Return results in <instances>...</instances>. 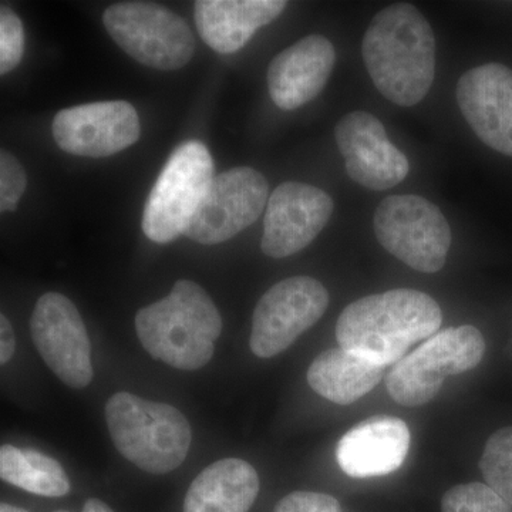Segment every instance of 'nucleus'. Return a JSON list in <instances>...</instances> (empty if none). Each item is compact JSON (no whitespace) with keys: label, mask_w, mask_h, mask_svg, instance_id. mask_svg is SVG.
Returning <instances> with one entry per match:
<instances>
[{"label":"nucleus","mask_w":512,"mask_h":512,"mask_svg":"<svg viewBox=\"0 0 512 512\" xmlns=\"http://www.w3.org/2000/svg\"><path fill=\"white\" fill-rule=\"evenodd\" d=\"M362 56L377 90L397 106H416L429 94L436 37L416 6L397 3L380 10L363 36Z\"/></svg>","instance_id":"obj_1"},{"label":"nucleus","mask_w":512,"mask_h":512,"mask_svg":"<svg viewBox=\"0 0 512 512\" xmlns=\"http://www.w3.org/2000/svg\"><path fill=\"white\" fill-rule=\"evenodd\" d=\"M443 313L427 293L393 289L350 303L336 325L340 348L386 367L439 332Z\"/></svg>","instance_id":"obj_2"},{"label":"nucleus","mask_w":512,"mask_h":512,"mask_svg":"<svg viewBox=\"0 0 512 512\" xmlns=\"http://www.w3.org/2000/svg\"><path fill=\"white\" fill-rule=\"evenodd\" d=\"M136 330L154 359L180 370H197L214 356L222 319L204 288L188 279L174 285L167 298L137 312Z\"/></svg>","instance_id":"obj_3"},{"label":"nucleus","mask_w":512,"mask_h":512,"mask_svg":"<svg viewBox=\"0 0 512 512\" xmlns=\"http://www.w3.org/2000/svg\"><path fill=\"white\" fill-rule=\"evenodd\" d=\"M106 419L121 456L147 473H170L188 456L190 423L171 404L116 393L107 402Z\"/></svg>","instance_id":"obj_4"},{"label":"nucleus","mask_w":512,"mask_h":512,"mask_svg":"<svg viewBox=\"0 0 512 512\" xmlns=\"http://www.w3.org/2000/svg\"><path fill=\"white\" fill-rule=\"evenodd\" d=\"M485 340L471 325L447 328L403 357L387 375V392L402 406H423L439 394L448 376L480 365Z\"/></svg>","instance_id":"obj_5"},{"label":"nucleus","mask_w":512,"mask_h":512,"mask_svg":"<svg viewBox=\"0 0 512 512\" xmlns=\"http://www.w3.org/2000/svg\"><path fill=\"white\" fill-rule=\"evenodd\" d=\"M214 180V161L200 141L181 144L168 158L144 205V234L157 244L184 235Z\"/></svg>","instance_id":"obj_6"},{"label":"nucleus","mask_w":512,"mask_h":512,"mask_svg":"<svg viewBox=\"0 0 512 512\" xmlns=\"http://www.w3.org/2000/svg\"><path fill=\"white\" fill-rule=\"evenodd\" d=\"M377 241L397 259L434 274L446 265L451 229L437 205L419 195L384 198L373 218Z\"/></svg>","instance_id":"obj_7"},{"label":"nucleus","mask_w":512,"mask_h":512,"mask_svg":"<svg viewBox=\"0 0 512 512\" xmlns=\"http://www.w3.org/2000/svg\"><path fill=\"white\" fill-rule=\"evenodd\" d=\"M103 22L114 42L144 66L170 72L187 66L194 56L190 26L163 6L117 3L106 9Z\"/></svg>","instance_id":"obj_8"},{"label":"nucleus","mask_w":512,"mask_h":512,"mask_svg":"<svg viewBox=\"0 0 512 512\" xmlns=\"http://www.w3.org/2000/svg\"><path fill=\"white\" fill-rule=\"evenodd\" d=\"M328 305L329 293L316 279L293 276L278 282L256 305L249 339L252 352L262 359L285 352L325 315Z\"/></svg>","instance_id":"obj_9"},{"label":"nucleus","mask_w":512,"mask_h":512,"mask_svg":"<svg viewBox=\"0 0 512 512\" xmlns=\"http://www.w3.org/2000/svg\"><path fill=\"white\" fill-rule=\"evenodd\" d=\"M269 185L251 167L214 177L184 235L204 245L221 244L251 227L268 205Z\"/></svg>","instance_id":"obj_10"},{"label":"nucleus","mask_w":512,"mask_h":512,"mask_svg":"<svg viewBox=\"0 0 512 512\" xmlns=\"http://www.w3.org/2000/svg\"><path fill=\"white\" fill-rule=\"evenodd\" d=\"M30 332L37 352L64 384L73 389L89 386L92 346L82 316L69 298L45 293L33 309Z\"/></svg>","instance_id":"obj_11"},{"label":"nucleus","mask_w":512,"mask_h":512,"mask_svg":"<svg viewBox=\"0 0 512 512\" xmlns=\"http://www.w3.org/2000/svg\"><path fill=\"white\" fill-rule=\"evenodd\" d=\"M53 137L66 153L82 157H109L133 146L141 126L136 109L123 100L99 101L59 111Z\"/></svg>","instance_id":"obj_12"},{"label":"nucleus","mask_w":512,"mask_h":512,"mask_svg":"<svg viewBox=\"0 0 512 512\" xmlns=\"http://www.w3.org/2000/svg\"><path fill=\"white\" fill-rule=\"evenodd\" d=\"M333 208L332 197L318 187L279 185L266 205L262 251L276 259L298 254L328 225Z\"/></svg>","instance_id":"obj_13"},{"label":"nucleus","mask_w":512,"mask_h":512,"mask_svg":"<svg viewBox=\"0 0 512 512\" xmlns=\"http://www.w3.org/2000/svg\"><path fill=\"white\" fill-rule=\"evenodd\" d=\"M335 137L349 177L362 187L389 190L409 175L406 154L389 140L382 121L373 114L352 111L339 121Z\"/></svg>","instance_id":"obj_14"},{"label":"nucleus","mask_w":512,"mask_h":512,"mask_svg":"<svg viewBox=\"0 0 512 512\" xmlns=\"http://www.w3.org/2000/svg\"><path fill=\"white\" fill-rule=\"evenodd\" d=\"M457 103L488 147L512 157V70L500 63L474 67L460 77Z\"/></svg>","instance_id":"obj_15"},{"label":"nucleus","mask_w":512,"mask_h":512,"mask_svg":"<svg viewBox=\"0 0 512 512\" xmlns=\"http://www.w3.org/2000/svg\"><path fill=\"white\" fill-rule=\"evenodd\" d=\"M335 62V47L326 37L313 35L299 40L269 64L271 99L279 109H299L322 92Z\"/></svg>","instance_id":"obj_16"},{"label":"nucleus","mask_w":512,"mask_h":512,"mask_svg":"<svg viewBox=\"0 0 512 512\" xmlns=\"http://www.w3.org/2000/svg\"><path fill=\"white\" fill-rule=\"evenodd\" d=\"M410 448V430L397 417L362 421L336 447L339 467L353 478L387 476L402 467Z\"/></svg>","instance_id":"obj_17"},{"label":"nucleus","mask_w":512,"mask_h":512,"mask_svg":"<svg viewBox=\"0 0 512 512\" xmlns=\"http://www.w3.org/2000/svg\"><path fill=\"white\" fill-rule=\"evenodd\" d=\"M288 2L282 0H200L195 23L205 43L221 55L238 52L256 30L274 22Z\"/></svg>","instance_id":"obj_18"},{"label":"nucleus","mask_w":512,"mask_h":512,"mask_svg":"<svg viewBox=\"0 0 512 512\" xmlns=\"http://www.w3.org/2000/svg\"><path fill=\"white\" fill-rule=\"evenodd\" d=\"M259 493L258 473L247 461L225 458L198 474L184 512H248Z\"/></svg>","instance_id":"obj_19"},{"label":"nucleus","mask_w":512,"mask_h":512,"mask_svg":"<svg viewBox=\"0 0 512 512\" xmlns=\"http://www.w3.org/2000/svg\"><path fill=\"white\" fill-rule=\"evenodd\" d=\"M383 375L384 366L339 346L325 350L313 360L308 383L330 402L348 406L372 392Z\"/></svg>","instance_id":"obj_20"},{"label":"nucleus","mask_w":512,"mask_h":512,"mask_svg":"<svg viewBox=\"0 0 512 512\" xmlns=\"http://www.w3.org/2000/svg\"><path fill=\"white\" fill-rule=\"evenodd\" d=\"M0 477L6 483L42 497H64L70 481L55 460L35 450H20L10 444L0 448Z\"/></svg>","instance_id":"obj_21"},{"label":"nucleus","mask_w":512,"mask_h":512,"mask_svg":"<svg viewBox=\"0 0 512 512\" xmlns=\"http://www.w3.org/2000/svg\"><path fill=\"white\" fill-rule=\"evenodd\" d=\"M485 483L512 507V426L495 431L480 460Z\"/></svg>","instance_id":"obj_22"},{"label":"nucleus","mask_w":512,"mask_h":512,"mask_svg":"<svg viewBox=\"0 0 512 512\" xmlns=\"http://www.w3.org/2000/svg\"><path fill=\"white\" fill-rule=\"evenodd\" d=\"M441 512H512V507L490 485L461 484L443 495Z\"/></svg>","instance_id":"obj_23"},{"label":"nucleus","mask_w":512,"mask_h":512,"mask_svg":"<svg viewBox=\"0 0 512 512\" xmlns=\"http://www.w3.org/2000/svg\"><path fill=\"white\" fill-rule=\"evenodd\" d=\"M25 53L22 20L9 6L0 8V73L12 72Z\"/></svg>","instance_id":"obj_24"},{"label":"nucleus","mask_w":512,"mask_h":512,"mask_svg":"<svg viewBox=\"0 0 512 512\" xmlns=\"http://www.w3.org/2000/svg\"><path fill=\"white\" fill-rule=\"evenodd\" d=\"M28 187V177L18 158L8 151L0 154V211L12 212Z\"/></svg>","instance_id":"obj_25"},{"label":"nucleus","mask_w":512,"mask_h":512,"mask_svg":"<svg viewBox=\"0 0 512 512\" xmlns=\"http://www.w3.org/2000/svg\"><path fill=\"white\" fill-rule=\"evenodd\" d=\"M274 512H343L339 501L328 494L295 491L276 504Z\"/></svg>","instance_id":"obj_26"},{"label":"nucleus","mask_w":512,"mask_h":512,"mask_svg":"<svg viewBox=\"0 0 512 512\" xmlns=\"http://www.w3.org/2000/svg\"><path fill=\"white\" fill-rule=\"evenodd\" d=\"M16 338L12 323L6 315L0 316V363L6 365L15 355Z\"/></svg>","instance_id":"obj_27"},{"label":"nucleus","mask_w":512,"mask_h":512,"mask_svg":"<svg viewBox=\"0 0 512 512\" xmlns=\"http://www.w3.org/2000/svg\"><path fill=\"white\" fill-rule=\"evenodd\" d=\"M83 512H114L111 510L109 505L104 504L103 501L97 500V498H90L86 504H84Z\"/></svg>","instance_id":"obj_28"},{"label":"nucleus","mask_w":512,"mask_h":512,"mask_svg":"<svg viewBox=\"0 0 512 512\" xmlns=\"http://www.w3.org/2000/svg\"><path fill=\"white\" fill-rule=\"evenodd\" d=\"M0 512H28V511L23 510V508L15 507V505L3 503L2 505H0Z\"/></svg>","instance_id":"obj_29"},{"label":"nucleus","mask_w":512,"mask_h":512,"mask_svg":"<svg viewBox=\"0 0 512 512\" xmlns=\"http://www.w3.org/2000/svg\"><path fill=\"white\" fill-rule=\"evenodd\" d=\"M55 512H69V511H55Z\"/></svg>","instance_id":"obj_30"}]
</instances>
